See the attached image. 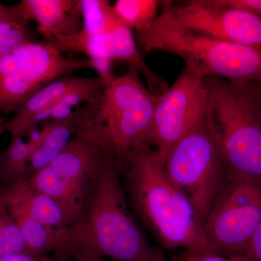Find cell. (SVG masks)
Instances as JSON below:
<instances>
[{"instance_id": "6da1fadb", "label": "cell", "mask_w": 261, "mask_h": 261, "mask_svg": "<svg viewBox=\"0 0 261 261\" xmlns=\"http://www.w3.org/2000/svg\"><path fill=\"white\" fill-rule=\"evenodd\" d=\"M132 212L167 250L211 251L204 224L191 202L170 179L150 145L132 150L119 168Z\"/></svg>"}, {"instance_id": "7a4b0ae2", "label": "cell", "mask_w": 261, "mask_h": 261, "mask_svg": "<svg viewBox=\"0 0 261 261\" xmlns=\"http://www.w3.org/2000/svg\"><path fill=\"white\" fill-rule=\"evenodd\" d=\"M132 213L119 168L107 159L83 213L65 230V252L119 261H167L151 246Z\"/></svg>"}, {"instance_id": "3957f363", "label": "cell", "mask_w": 261, "mask_h": 261, "mask_svg": "<svg viewBox=\"0 0 261 261\" xmlns=\"http://www.w3.org/2000/svg\"><path fill=\"white\" fill-rule=\"evenodd\" d=\"M104 84L99 95L79 107L75 135L93 144L120 168L130 152L149 145L158 97L133 68Z\"/></svg>"}, {"instance_id": "277c9868", "label": "cell", "mask_w": 261, "mask_h": 261, "mask_svg": "<svg viewBox=\"0 0 261 261\" xmlns=\"http://www.w3.org/2000/svg\"><path fill=\"white\" fill-rule=\"evenodd\" d=\"M207 120L229 171L261 182V110L256 84L206 77Z\"/></svg>"}, {"instance_id": "5b68a950", "label": "cell", "mask_w": 261, "mask_h": 261, "mask_svg": "<svg viewBox=\"0 0 261 261\" xmlns=\"http://www.w3.org/2000/svg\"><path fill=\"white\" fill-rule=\"evenodd\" d=\"M135 37L146 53L175 55L206 77L261 84L260 49L182 28L160 14L147 28L136 31Z\"/></svg>"}, {"instance_id": "8992f818", "label": "cell", "mask_w": 261, "mask_h": 261, "mask_svg": "<svg viewBox=\"0 0 261 261\" xmlns=\"http://www.w3.org/2000/svg\"><path fill=\"white\" fill-rule=\"evenodd\" d=\"M165 168L204 224L228 172L207 116L170 150Z\"/></svg>"}, {"instance_id": "52a82bcc", "label": "cell", "mask_w": 261, "mask_h": 261, "mask_svg": "<svg viewBox=\"0 0 261 261\" xmlns=\"http://www.w3.org/2000/svg\"><path fill=\"white\" fill-rule=\"evenodd\" d=\"M107 159L93 144L75 135L58 157L29 178L56 201L70 226L88 203Z\"/></svg>"}, {"instance_id": "ba28073f", "label": "cell", "mask_w": 261, "mask_h": 261, "mask_svg": "<svg viewBox=\"0 0 261 261\" xmlns=\"http://www.w3.org/2000/svg\"><path fill=\"white\" fill-rule=\"evenodd\" d=\"M88 68L96 70L88 58L65 57L47 41L27 43L0 60V111H17L47 84Z\"/></svg>"}, {"instance_id": "9c48e42d", "label": "cell", "mask_w": 261, "mask_h": 261, "mask_svg": "<svg viewBox=\"0 0 261 261\" xmlns=\"http://www.w3.org/2000/svg\"><path fill=\"white\" fill-rule=\"evenodd\" d=\"M208 105L206 76L186 64L176 82L158 97L149 145L165 161L170 150L205 119Z\"/></svg>"}, {"instance_id": "30bf717a", "label": "cell", "mask_w": 261, "mask_h": 261, "mask_svg": "<svg viewBox=\"0 0 261 261\" xmlns=\"http://www.w3.org/2000/svg\"><path fill=\"white\" fill-rule=\"evenodd\" d=\"M161 15L178 27L215 39L261 50V18L218 0H190L181 5L161 2Z\"/></svg>"}, {"instance_id": "8fae6325", "label": "cell", "mask_w": 261, "mask_h": 261, "mask_svg": "<svg viewBox=\"0 0 261 261\" xmlns=\"http://www.w3.org/2000/svg\"><path fill=\"white\" fill-rule=\"evenodd\" d=\"M260 221L261 205H238L218 194L204 223L211 251L223 256L243 254Z\"/></svg>"}, {"instance_id": "7c38bea8", "label": "cell", "mask_w": 261, "mask_h": 261, "mask_svg": "<svg viewBox=\"0 0 261 261\" xmlns=\"http://www.w3.org/2000/svg\"><path fill=\"white\" fill-rule=\"evenodd\" d=\"M16 6L25 23H37L36 30L46 41L73 35L83 29L80 0H22Z\"/></svg>"}, {"instance_id": "4fadbf2b", "label": "cell", "mask_w": 261, "mask_h": 261, "mask_svg": "<svg viewBox=\"0 0 261 261\" xmlns=\"http://www.w3.org/2000/svg\"><path fill=\"white\" fill-rule=\"evenodd\" d=\"M0 201L10 214L27 216L48 227H68L64 213L58 203L33 185L29 177L7 187H0Z\"/></svg>"}, {"instance_id": "5bb4252c", "label": "cell", "mask_w": 261, "mask_h": 261, "mask_svg": "<svg viewBox=\"0 0 261 261\" xmlns=\"http://www.w3.org/2000/svg\"><path fill=\"white\" fill-rule=\"evenodd\" d=\"M85 77H63L44 86L17 110V113L6 123V132L11 138L28 135L37 127L43 113L61 102L68 94L84 87L89 82Z\"/></svg>"}, {"instance_id": "9a60e30c", "label": "cell", "mask_w": 261, "mask_h": 261, "mask_svg": "<svg viewBox=\"0 0 261 261\" xmlns=\"http://www.w3.org/2000/svg\"><path fill=\"white\" fill-rule=\"evenodd\" d=\"M79 107L69 116L42 123L29 163V176L46 167L63 152L76 133Z\"/></svg>"}, {"instance_id": "2e32d148", "label": "cell", "mask_w": 261, "mask_h": 261, "mask_svg": "<svg viewBox=\"0 0 261 261\" xmlns=\"http://www.w3.org/2000/svg\"><path fill=\"white\" fill-rule=\"evenodd\" d=\"M37 135L29 140L11 138L9 145L0 154V187H7L29 177V163L38 142Z\"/></svg>"}, {"instance_id": "e0dca14e", "label": "cell", "mask_w": 261, "mask_h": 261, "mask_svg": "<svg viewBox=\"0 0 261 261\" xmlns=\"http://www.w3.org/2000/svg\"><path fill=\"white\" fill-rule=\"evenodd\" d=\"M161 1L158 0H117L113 11L120 22L130 30L145 29L159 16Z\"/></svg>"}, {"instance_id": "ac0fdd59", "label": "cell", "mask_w": 261, "mask_h": 261, "mask_svg": "<svg viewBox=\"0 0 261 261\" xmlns=\"http://www.w3.org/2000/svg\"><path fill=\"white\" fill-rule=\"evenodd\" d=\"M27 252L18 225L0 201V255Z\"/></svg>"}, {"instance_id": "d6986e66", "label": "cell", "mask_w": 261, "mask_h": 261, "mask_svg": "<svg viewBox=\"0 0 261 261\" xmlns=\"http://www.w3.org/2000/svg\"><path fill=\"white\" fill-rule=\"evenodd\" d=\"M34 42L27 27H15L0 39V60L11 54L27 43Z\"/></svg>"}, {"instance_id": "ffe728a7", "label": "cell", "mask_w": 261, "mask_h": 261, "mask_svg": "<svg viewBox=\"0 0 261 261\" xmlns=\"http://www.w3.org/2000/svg\"><path fill=\"white\" fill-rule=\"evenodd\" d=\"M237 255L231 256H223L211 251L185 252L178 257L177 261H236Z\"/></svg>"}, {"instance_id": "44dd1931", "label": "cell", "mask_w": 261, "mask_h": 261, "mask_svg": "<svg viewBox=\"0 0 261 261\" xmlns=\"http://www.w3.org/2000/svg\"><path fill=\"white\" fill-rule=\"evenodd\" d=\"M220 4L245 10L261 18V0H218Z\"/></svg>"}, {"instance_id": "7402d4cb", "label": "cell", "mask_w": 261, "mask_h": 261, "mask_svg": "<svg viewBox=\"0 0 261 261\" xmlns=\"http://www.w3.org/2000/svg\"><path fill=\"white\" fill-rule=\"evenodd\" d=\"M0 23H11L19 27H27L18 7H10L0 2Z\"/></svg>"}, {"instance_id": "603a6c76", "label": "cell", "mask_w": 261, "mask_h": 261, "mask_svg": "<svg viewBox=\"0 0 261 261\" xmlns=\"http://www.w3.org/2000/svg\"><path fill=\"white\" fill-rule=\"evenodd\" d=\"M243 255L247 261H261V221Z\"/></svg>"}, {"instance_id": "cb8c5ba5", "label": "cell", "mask_w": 261, "mask_h": 261, "mask_svg": "<svg viewBox=\"0 0 261 261\" xmlns=\"http://www.w3.org/2000/svg\"><path fill=\"white\" fill-rule=\"evenodd\" d=\"M0 261H55L47 255H36L27 252L0 255Z\"/></svg>"}, {"instance_id": "d4e9b609", "label": "cell", "mask_w": 261, "mask_h": 261, "mask_svg": "<svg viewBox=\"0 0 261 261\" xmlns=\"http://www.w3.org/2000/svg\"><path fill=\"white\" fill-rule=\"evenodd\" d=\"M73 261H106L101 257L87 256L80 254H71L69 255Z\"/></svg>"}, {"instance_id": "484cf974", "label": "cell", "mask_w": 261, "mask_h": 261, "mask_svg": "<svg viewBox=\"0 0 261 261\" xmlns=\"http://www.w3.org/2000/svg\"><path fill=\"white\" fill-rule=\"evenodd\" d=\"M15 27H19V25L11 23H0V39L6 35L12 29Z\"/></svg>"}, {"instance_id": "4316f807", "label": "cell", "mask_w": 261, "mask_h": 261, "mask_svg": "<svg viewBox=\"0 0 261 261\" xmlns=\"http://www.w3.org/2000/svg\"><path fill=\"white\" fill-rule=\"evenodd\" d=\"M70 255L67 253H56L55 261H69Z\"/></svg>"}, {"instance_id": "83f0119b", "label": "cell", "mask_w": 261, "mask_h": 261, "mask_svg": "<svg viewBox=\"0 0 261 261\" xmlns=\"http://www.w3.org/2000/svg\"><path fill=\"white\" fill-rule=\"evenodd\" d=\"M6 123L7 121H5L4 118L0 116V138L3 134L6 132Z\"/></svg>"}, {"instance_id": "f1b7e54d", "label": "cell", "mask_w": 261, "mask_h": 261, "mask_svg": "<svg viewBox=\"0 0 261 261\" xmlns=\"http://www.w3.org/2000/svg\"><path fill=\"white\" fill-rule=\"evenodd\" d=\"M257 94H258V99L259 102H260V110H261V84H257Z\"/></svg>"}, {"instance_id": "f546056e", "label": "cell", "mask_w": 261, "mask_h": 261, "mask_svg": "<svg viewBox=\"0 0 261 261\" xmlns=\"http://www.w3.org/2000/svg\"><path fill=\"white\" fill-rule=\"evenodd\" d=\"M236 261H247V260L245 255L241 254V255H237Z\"/></svg>"}]
</instances>
